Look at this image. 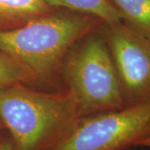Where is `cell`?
I'll return each instance as SVG.
<instances>
[{"mask_svg": "<svg viewBox=\"0 0 150 150\" xmlns=\"http://www.w3.org/2000/svg\"><path fill=\"white\" fill-rule=\"evenodd\" d=\"M101 23L96 18L78 13L51 12L20 27L0 31V50L29 70L40 88H64L59 83L65 55Z\"/></svg>", "mask_w": 150, "mask_h": 150, "instance_id": "1", "label": "cell"}, {"mask_svg": "<svg viewBox=\"0 0 150 150\" xmlns=\"http://www.w3.org/2000/svg\"><path fill=\"white\" fill-rule=\"evenodd\" d=\"M79 118L68 88L43 90L24 83L0 88V122L13 150H51Z\"/></svg>", "mask_w": 150, "mask_h": 150, "instance_id": "2", "label": "cell"}, {"mask_svg": "<svg viewBox=\"0 0 150 150\" xmlns=\"http://www.w3.org/2000/svg\"><path fill=\"white\" fill-rule=\"evenodd\" d=\"M61 81L74 96L79 116L127 107L106 41L99 28L71 47L61 68Z\"/></svg>", "mask_w": 150, "mask_h": 150, "instance_id": "3", "label": "cell"}, {"mask_svg": "<svg viewBox=\"0 0 150 150\" xmlns=\"http://www.w3.org/2000/svg\"><path fill=\"white\" fill-rule=\"evenodd\" d=\"M150 136V103L77 119L51 150H128Z\"/></svg>", "mask_w": 150, "mask_h": 150, "instance_id": "4", "label": "cell"}, {"mask_svg": "<svg viewBox=\"0 0 150 150\" xmlns=\"http://www.w3.org/2000/svg\"><path fill=\"white\" fill-rule=\"evenodd\" d=\"M127 107L150 103V39L123 22L101 23Z\"/></svg>", "mask_w": 150, "mask_h": 150, "instance_id": "5", "label": "cell"}, {"mask_svg": "<svg viewBox=\"0 0 150 150\" xmlns=\"http://www.w3.org/2000/svg\"><path fill=\"white\" fill-rule=\"evenodd\" d=\"M52 9L44 0H0V31L20 27Z\"/></svg>", "mask_w": 150, "mask_h": 150, "instance_id": "6", "label": "cell"}, {"mask_svg": "<svg viewBox=\"0 0 150 150\" xmlns=\"http://www.w3.org/2000/svg\"><path fill=\"white\" fill-rule=\"evenodd\" d=\"M51 8H66L74 13L96 18L103 23L123 22V17L111 0H44Z\"/></svg>", "mask_w": 150, "mask_h": 150, "instance_id": "7", "label": "cell"}, {"mask_svg": "<svg viewBox=\"0 0 150 150\" xmlns=\"http://www.w3.org/2000/svg\"><path fill=\"white\" fill-rule=\"evenodd\" d=\"M129 27L150 39V0H111Z\"/></svg>", "mask_w": 150, "mask_h": 150, "instance_id": "8", "label": "cell"}, {"mask_svg": "<svg viewBox=\"0 0 150 150\" xmlns=\"http://www.w3.org/2000/svg\"><path fill=\"white\" fill-rule=\"evenodd\" d=\"M16 83L39 88L35 77L29 70L0 50V88Z\"/></svg>", "mask_w": 150, "mask_h": 150, "instance_id": "9", "label": "cell"}, {"mask_svg": "<svg viewBox=\"0 0 150 150\" xmlns=\"http://www.w3.org/2000/svg\"><path fill=\"white\" fill-rule=\"evenodd\" d=\"M0 150H13V140L5 129L0 131Z\"/></svg>", "mask_w": 150, "mask_h": 150, "instance_id": "10", "label": "cell"}, {"mask_svg": "<svg viewBox=\"0 0 150 150\" xmlns=\"http://www.w3.org/2000/svg\"><path fill=\"white\" fill-rule=\"evenodd\" d=\"M137 147H141V148H145L150 150V136L149 138L145 139L142 140L141 142L139 143V144Z\"/></svg>", "mask_w": 150, "mask_h": 150, "instance_id": "11", "label": "cell"}, {"mask_svg": "<svg viewBox=\"0 0 150 150\" xmlns=\"http://www.w3.org/2000/svg\"><path fill=\"white\" fill-rule=\"evenodd\" d=\"M4 129H4V125L2 124V123L0 122V131H2V130H4Z\"/></svg>", "mask_w": 150, "mask_h": 150, "instance_id": "12", "label": "cell"}, {"mask_svg": "<svg viewBox=\"0 0 150 150\" xmlns=\"http://www.w3.org/2000/svg\"><path fill=\"white\" fill-rule=\"evenodd\" d=\"M128 150H134V149H128Z\"/></svg>", "mask_w": 150, "mask_h": 150, "instance_id": "13", "label": "cell"}]
</instances>
